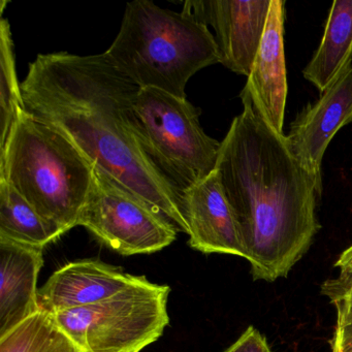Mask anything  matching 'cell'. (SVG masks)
I'll list each match as a JSON object with an SVG mask.
<instances>
[{
  "label": "cell",
  "instance_id": "cell-6",
  "mask_svg": "<svg viewBox=\"0 0 352 352\" xmlns=\"http://www.w3.org/2000/svg\"><path fill=\"white\" fill-rule=\"evenodd\" d=\"M135 111L152 160L181 195L216 170L221 142L204 131L186 98L140 88Z\"/></svg>",
  "mask_w": 352,
  "mask_h": 352
},
{
  "label": "cell",
  "instance_id": "cell-19",
  "mask_svg": "<svg viewBox=\"0 0 352 352\" xmlns=\"http://www.w3.org/2000/svg\"><path fill=\"white\" fill-rule=\"evenodd\" d=\"M223 352H273L267 338L256 329L247 327L246 331L240 336L238 340Z\"/></svg>",
  "mask_w": 352,
  "mask_h": 352
},
{
  "label": "cell",
  "instance_id": "cell-7",
  "mask_svg": "<svg viewBox=\"0 0 352 352\" xmlns=\"http://www.w3.org/2000/svg\"><path fill=\"white\" fill-rule=\"evenodd\" d=\"M79 226L126 256L157 252L177 238L170 219L98 168Z\"/></svg>",
  "mask_w": 352,
  "mask_h": 352
},
{
  "label": "cell",
  "instance_id": "cell-10",
  "mask_svg": "<svg viewBox=\"0 0 352 352\" xmlns=\"http://www.w3.org/2000/svg\"><path fill=\"white\" fill-rule=\"evenodd\" d=\"M188 244L206 254L244 258L242 236L217 170L183 192Z\"/></svg>",
  "mask_w": 352,
  "mask_h": 352
},
{
  "label": "cell",
  "instance_id": "cell-11",
  "mask_svg": "<svg viewBox=\"0 0 352 352\" xmlns=\"http://www.w3.org/2000/svg\"><path fill=\"white\" fill-rule=\"evenodd\" d=\"M285 3L272 0L265 34L241 98H246L277 133H283L287 98L284 50Z\"/></svg>",
  "mask_w": 352,
  "mask_h": 352
},
{
  "label": "cell",
  "instance_id": "cell-1",
  "mask_svg": "<svg viewBox=\"0 0 352 352\" xmlns=\"http://www.w3.org/2000/svg\"><path fill=\"white\" fill-rule=\"evenodd\" d=\"M30 114L60 131L94 168L188 234L182 195L158 170L135 111L140 87L106 55H38L21 83Z\"/></svg>",
  "mask_w": 352,
  "mask_h": 352
},
{
  "label": "cell",
  "instance_id": "cell-3",
  "mask_svg": "<svg viewBox=\"0 0 352 352\" xmlns=\"http://www.w3.org/2000/svg\"><path fill=\"white\" fill-rule=\"evenodd\" d=\"M104 54L140 88L182 98L197 72L219 63L209 28L185 12L162 9L151 0L127 3L118 36Z\"/></svg>",
  "mask_w": 352,
  "mask_h": 352
},
{
  "label": "cell",
  "instance_id": "cell-12",
  "mask_svg": "<svg viewBox=\"0 0 352 352\" xmlns=\"http://www.w3.org/2000/svg\"><path fill=\"white\" fill-rule=\"evenodd\" d=\"M131 275L100 261H74L57 270L38 289L40 310L50 314L98 304L138 283Z\"/></svg>",
  "mask_w": 352,
  "mask_h": 352
},
{
  "label": "cell",
  "instance_id": "cell-4",
  "mask_svg": "<svg viewBox=\"0 0 352 352\" xmlns=\"http://www.w3.org/2000/svg\"><path fill=\"white\" fill-rule=\"evenodd\" d=\"M0 179L65 234L79 226L94 166L60 131L24 111L0 147Z\"/></svg>",
  "mask_w": 352,
  "mask_h": 352
},
{
  "label": "cell",
  "instance_id": "cell-2",
  "mask_svg": "<svg viewBox=\"0 0 352 352\" xmlns=\"http://www.w3.org/2000/svg\"><path fill=\"white\" fill-rule=\"evenodd\" d=\"M221 142L217 170L254 280L287 277L320 230L311 175L279 133L242 98Z\"/></svg>",
  "mask_w": 352,
  "mask_h": 352
},
{
  "label": "cell",
  "instance_id": "cell-9",
  "mask_svg": "<svg viewBox=\"0 0 352 352\" xmlns=\"http://www.w3.org/2000/svg\"><path fill=\"white\" fill-rule=\"evenodd\" d=\"M352 122V65L314 104L305 107L286 135L290 150L311 175L319 195L322 192L321 164L338 131Z\"/></svg>",
  "mask_w": 352,
  "mask_h": 352
},
{
  "label": "cell",
  "instance_id": "cell-16",
  "mask_svg": "<svg viewBox=\"0 0 352 352\" xmlns=\"http://www.w3.org/2000/svg\"><path fill=\"white\" fill-rule=\"evenodd\" d=\"M0 352H82L54 315L40 310L0 338Z\"/></svg>",
  "mask_w": 352,
  "mask_h": 352
},
{
  "label": "cell",
  "instance_id": "cell-5",
  "mask_svg": "<svg viewBox=\"0 0 352 352\" xmlns=\"http://www.w3.org/2000/svg\"><path fill=\"white\" fill-rule=\"evenodd\" d=\"M170 292L143 276L108 300L53 315L82 352H141L170 323Z\"/></svg>",
  "mask_w": 352,
  "mask_h": 352
},
{
  "label": "cell",
  "instance_id": "cell-21",
  "mask_svg": "<svg viewBox=\"0 0 352 352\" xmlns=\"http://www.w3.org/2000/svg\"><path fill=\"white\" fill-rule=\"evenodd\" d=\"M337 310L336 325L346 324L352 321V292L338 304L333 305Z\"/></svg>",
  "mask_w": 352,
  "mask_h": 352
},
{
  "label": "cell",
  "instance_id": "cell-20",
  "mask_svg": "<svg viewBox=\"0 0 352 352\" xmlns=\"http://www.w3.org/2000/svg\"><path fill=\"white\" fill-rule=\"evenodd\" d=\"M329 346L331 352H352V321L335 325Z\"/></svg>",
  "mask_w": 352,
  "mask_h": 352
},
{
  "label": "cell",
  "instance_id": "cell-8",
  "mask_svg": "<svg viewBox=\"0 0 352 352\" xmlns=\"http://www.w3.org/2000/svg\"><path fill=\"white\" fill-rule=\"evenodd\" d=\"M272 0H187L183 12L215 32L219 63L248 77L265 34Z\"/></svg>",
  "mask_w": 352,
  "mask_h": 352
},
{
  "label": "cell",
  "instance_id": "cell-14",
  "mask_svg": "<svg viewBox=\"0 0 352 352\" xmlns=\"http://www.w3.org/2000/svg\"><path fill=\"white\" fill-rule=\"evenodd\" d=\"M351 65L352 0H336L320 45L302 75L322 94Z\"/></svg>",
  "mask_w": 352,
  "mask_h": 352
},
{
  "label": "cell",
  "instance_id": "cell-15",
  "mask_svg": "<svg viewBox=\"0 0 352 352\" xmlns=\"http://www.w3.org/2000/svg\"><path fill=\"white\" fill-rule=\"evenodd\" d=\"M63 234L7 181L0 179V236L45 248Z\"/></svg>",
  "mask_w": 352,
  "mask_h": 352
},
{
  "label": "cell",
  "instance_id": "cell-18",
  "mask_svg": "<svg viewBox=\"0 0 352 352\" xmlns=\"http://www.w3.org/2000/svg\"><path fill=\"white\" fill-rule=\"evenodd\" d=\"M335 267L337 277L327 279L321 285V294L333 305L343 300L352 292V245L340 254Z\"/></svg>",
  "mask_w": 352,
  "mask_h": 352
},
{
  "label": "cell",
  "instance_id": "cell-13",
  "mask_svg": "<svg viewBox=\"0 0 352 352\" xmlns=\"http://www.w3.org/2000/svg\"><path fill=\"white\" fill-rule=\"evenodd\" d=\"M44 248L0 236V338L40 311Z\"/></svg>",
  "mask_w": 352,
  "mask_h": 352
},
{
  "label": "cell",
  "instance_id": "cell-17",
  "mask_svg": "<svg viewBox=\"0 0 352 352\" xmlns=\"http://www.w3.org/2000/svg\"><path fill=\"white\" fill-rule=\"evenodd\" d=\"M0 147H3L14 123L26 111L16 71L11 28L5 18L0 22Z\"/></svg>",
  "mask_w": 352,
  "mask_h": 352
}]
</instances>
